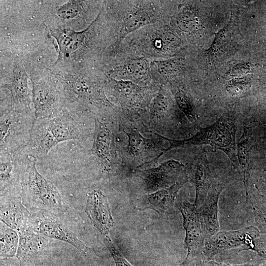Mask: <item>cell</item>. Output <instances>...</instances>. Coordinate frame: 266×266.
Segmentation results:
<instances>
[{
	"label": "cell",
	"instance_id": "obj_28",
	"mask_svg": "<svg viewBox=\"0 0 266 266\" xmlns=\"http://www.w3.org/2000/svg\"><path fill=\"white\" fill-rule=\"evenodd\" d=\"M174 96L179 109L192 123H196L197 118L193 100L189 94L181 89H176Z\"/></svg>",
	"mask_w": 266,
	"mask_h": 266
},
{
	"label": "cell",
	"instance_id": "obj_17",
	"mask_svg": "<svg viewBox=\"0 0 266 266\" xmlns=\"http://www.w3.org/2000/svg\"><path fill=\"white\" fill-rule=\"evenodd\" d=\"M57 144L48 130L44 119H35L25 151L30 157L37 160L46 156Z\"/></svg>",
	"mask_w": 266,
	"mask_h": 266
},
{
	"label": "cell",
	"instance_id": "obj_6",
	"mask_svg": "<svg viewBox=\"0 0 266 266\" xmlns=\"http://www.w3.org/2000/svg\"><path fill=\"white\" fill-rule=\"evenodd\" d=\"M185 166L179 161L170 159L160 165L145 169H138L149 191H157L168 187L175 183L187 180L182 177Z\"/></svg>",
	"mask_w": 266,
	"mask_h": 266
},
{
	"label": "cell",
	"instance_id": "obj_29",
	"mask_svg": "<svg viewBox=\"0 0 266 266\" xmlns=\"http://www.w3.org/2000/svg\"><path fill=\"white\" fill-rule=\"evenodd\" d=\"M159 73L163 77L171 78L178 74L182 69V63L177 58H170L155 62Z\"/></svg>",
	"mask_w": 266,
	"mask_h": 266
},
{
	"label": "cell",
	"instance_id": "obj_5",
	"mask_svg": "<svg viewBox=\"0 0 266 266\" xmlns=\"http://www.w3.org/2000/svg\"><path fill=\"white\" fill-rule=\"evenodd\" d=\"M175 206L181 213L185 231L184 244L187 256L182 266H188L197 257H200L204 245L203 235L197 208L188 201L177 202Z\"/></svg>",
	"mask_w": 266,
	"mask_h": 266
},
{
	"label": "cell",
	"instance_id": "obj_38",
	"mask_svg": "<svg viewBox=\"0 0 266 266\" xmlns=\"http://www.w3.org/2000/svg\"><path fill=\"white\" fill-rule=\"evenodd\" d=\"M253 251L266 261V235L260 234L254 241Z\"/></svg>",
	"mask_w": 266,
	"mask_h": 266
},
{
	"label": "cell",
	"instance_id": "obj_3",
	"mask_svg": "<svg viewBox=\"0 0 266 266\" xmlns=\"http://www.w3.org/2000/svg\"><path fill=\"white\" fill-rule=\"evenodd\" d=\"M35 120L29 112L18 110L2 111L0 121V155L25 150Z\"/></svg>",
	"mask_w": 266,
	"mask_h": 266
},
{
	"label": "cell",
	"instance_id": "obj_8",
	"mask_svg": "<svg viewBox=\"0 0 266 266\" xmlns=\"http://www.w3.org/2000/svg\"><path fill=\"white\" fill-rule=\"evenodd\" d=\"M85 212L103 237H110L114 220L108 199L101 191L94 190L88 193Z\"/></svg>",
	"mask_w": 266,
	"mask_h": 266
},
{
	"label": "cell",
	"instance_id": "obj_41",
	"mask_svg": "<svg viewBox=\"0 0 266 266\" xmlns=\"http://www.w3.org/2000/svg\"><path fill=\"white\" fill-rule=\"evenodd\" d=\"M201 266H259L253 264H245L237 265H231L218 263L213 261H203L201 263Z\"/></svg>",
	"mask_w": 266,
	"mask_h": 266
},
{
	"label": "cell",
	"instance_id": "obj_19",
	"mask_svg": "<svg viewBox=\"0 0 266 266\" xmlns=\"http://www.w3.org/2000/svg\"><path fill=\"white\" fill-rule=\"evenodd\" d=\"M36 230L44 237L68 243L77 250L86 252L88 247L65 225L51 219H41Z\"/></svg>",
	"mask_w": 266,
	"mask_h": 266
},
{
	"label": "cell",
	"instance_id": "obj_40",
	"mask_svg": "<svg viewBox=\"0 0 266 266\" xmlns=\"http://www.w3.org/2000/svg\"><path fill=\"white\" fill-rule=\"evenodd\" d=\"M256 187L257 194L266 200V172L261 175Z\"/></svg>",
	"mask_w": 266,
	"mask_h": 266
},
{
	"label": "cell",
	"instance_id": "obj_37",
	"mask_svg": "<svg viewBox=\"0 0 266 266\" xmlns=\"http://www.w3.org/2000/svg\"><path fill=\"white\" fill-rule=\"evenodd\" d=\"M251 69L252 66L249 63H239L232 67L230 75L233 78L243 77L249 73Z\"/></svg>",
	"mask_w": 266,
	"mask_h": 266
},
{
	"label": "cell",
	"instance_id": "obj_11",
	"mask_svg": "<svg viewBox=\"0 0 266 266\" xmlns=\"http://www.w3.org/2000/svg\"><path fill=\"white\" fill-rule=\"evenodd\" d=\"M224 186L215 184L209 191L202 204L198 208L205 240L220 231L218 220V202Z\"/></svg>",
	"mask_w": 266,
	"mask_h": 266
},
{
	"label": "cell",
	"instance_id": "obj_16",
	"mask_svg": "<svg viewBox=\"0 0 266 266\" xmlns=\"http://www.w3.org/2000/svg\"><path fill=\"white\" fill-rule=\"evenodd\" d=\"M44 120L58 143L79 139L84 136L80 125L67 111L62 110L55 117Z\"/></svg>",
	"mask_w": 266,
	"mask_h": 266
},
{
	"label": "cell",
	"instance_id": "obj_27",
	"mask_svg": "<svg viewBox=\"0 0 266 266\" xmlns=\"http://www.w3.org/2000/svg\"><path fill=\"white\" fill-rule=\"evenodd\" d=\"M259 196L253 198L248 197L246 200L253 212L254 226L261 234L266 235V200Z\"/></svg>",
	"mask_w": 266,
	"mask_h": 266
},
{
	"label": "cell",
	"instance_id": "obj_14",
	"mask_svg": "<svg viewBox=\"0 0 266 266\" xmlns=\"http://www.w3.org/2000/svg\"><path fill=\"white\" fill-rule=\"evenodd\" d=\"M19 241L16 257L23 263H34L45 251V238L30 225L18 233Z\"/></svg>",
	"mask_w": 266,
	"mask_h": 266
},
{
	"label": "cell",
	"instance_id": "obj_42",
	"mask_svg": "<svg viewBox=\"0 0 266 266\" xmlns=\"http://www.w3.org/2000/svg\"><path fill=\"white\" fill-rule=\"evenodd\" d=\"M0 266H11L10 265V264H8L7 263H6V262H4L3 260H1Z\"/></svg>",
	"mask_w": 266,
	"mask_h": 266
},
{
	"label": "cell",
	"instance_id": "obj_24",
	"mask_svg": "<svg viewBox=\"0 0 266 266\" xmlns=\"http://www.w3.org/2000/svg\"><path fill=\"white\" fill-rule=\"evenodd\" d=\"M76 32L69 29L51 30V34L57 39L61 52L69 53L75 50L84 40L87 31Z\"/></svg>",
	"mask_w": 266,
	"mask_h": 266
},
{
	"label": "cell",
	"instance_id": "obj_30",
	"mask_svg": "<svg viewBox=\"0 0 266 266\" xmlns=\"http://www.w3.org/2000/svg\"><path fill=\"white\" fill-rule=\"evenodd\" d=\"M177 41V36L169 30L165 29L155 35L153 45L157 51L165 52L176 45Z\"/></svg>",
	"mask_w": 266,
	"mask_h": 266
},
{
	"label": "cell",
	"instance_id": "obj_2",
	"mask_svg": "<svg viewBox=\"0 0 266 266\" xmlns=\"http://www.w3.org/2000/svg\"><path fill=\"white\" fill-rule=\"evenodd\" d=\"M236 122L234 114L228 112L223 114L212 125L200 129L195 135L188 139L176 140L161 136L169 143V147L164 151H167L177 147L207 144L224 152L238 168Z\"/></svg>",
	"mask_w": 266,
	"mask_h": 266
},
{
	"label": "cell",
	"instance_id": "obj_32",
	"mask_svg": "<svg viewBox=\"0 0 266 266\" xmlns=\"http://www.w3.org/2000/svg\"><path fill=\"white\" fill-rule=\"evenodd\" d=\"M250 81L247 77L233 78L226 84L225 90L232 97H239L246 93L250 88Z\"/></svg>",
	"mask_w": 266,
	"mask_h": 266
},
{
	"label": "cell",
	"instance_id": "obj_25",
	"mask_svg": "<svg viewBox=\"0 0 266 266\" xmlns=\"http://www.w3.org/2000/svg\"><path fill=\"white\" fill-rule=\"evenodd\" d=\"M19 241L18 233L0 221V260L16 255Z\"/></svg>",
	"mask_w": 266,
	"mask_h": 266
},
{
	"label": "cell",
	"instance_id": "obj_15",
	"mask_svg": "<svg viewBox=\"0 0 266 266\" xmlns=\"http://www.w3.org/2000/svg\"><path fill=\"white\" fill-rule=\"evenodd\" d=\"M186 180L177 182L168 187L144 195L137 200V209H150L160 215L163 214L172 207L179 191Z\"/></svg>",
	"mask_w": 266,
	"mask_h": 266
},
{
	"label": "cell",
	"instance_id": "obj_18",
	"mask_svg": "<svg viewBox=\"0 0 266 266\" xmlns=\"http://www.w3.org/2000/svg\"><path fill=\"white\" fill-rule=\"evenodd\" d=\"M191 179L196 189L194 204L198 208L202 204L210 189L218 182L204 155L197 158L192 169Z\"/></svg>",
	"mask_w": 266,
	"mask_h": 266
},
{
	"label": "cell",
	"instance_id": "obj_35",
	"mask_svg": "<svg viewBox=\"0 0 266 266\" xmlns=\"http://www.w3.org/2000/svg\"><path fill=\"white\" fill-rule=\"evenodd\" d=\"M81 9V1L70 0L60 6L57 11V14L63 19H70L75 17Z\"/></svg>",
	"mask_w": 266,
	"mask_h": 266
},
{
	"label": "cell",
	"instance_id": "obj_13",
	"mask_svg": "<svg viewBox=\"0 0 266 266\" xmlns=\"http://www.w3.org/2000/svg\"><path fill=\"white\" fill-rule=\"evenodd\" d=\"M1 196L0 221L18 233L30 226V212L21 197Z\"/></svg>",
	"mask_w": 266,
	"mask_h": 266
},
{
	"label": "cell",
	"instance_id": "obj_26",
	"mask_svg": "<svg viewBox=\"0 0 266 266\" xmlns=\"http://www.w3.org/2000/svg\"><path fill=\"white\" fill-rule=\"evenodd\" d=\"M154 20L152 15L146 10L139 9L128 14L124 19L120 32V38L142 26L151 23Z\"/></svg>",
	"mask_w": 266,
	"mask_h": 266
},
{
	"label": "cell",
	"instance_id": "obj_21",
	"mask_svg": "<svg viewBox=\"0 0 266 266\" xmlns=\"http://www.w3.org/2000/svg\"><path fill=\"white\" fill-rule=\"evenodd\" d=\"M112 75L117 80L133 82L138 85L148 83L150 79L147 61L143 58H135L121 63L113 70Z\"/></svg>",
	"mask_w": 266,
	"mask_h": 266
},
{
	"label": "cell",
	"instance_id": "obj_33",
	"mask_svg": "<svg viewBox=\"0 0 266 266\" xmlns=\"http://www.w3.org/2000/svg\"><path fill=\"white\" fill-rule=\"evenodd\" d=\"M170 101L168 96L162 90L157 94L153 101L152 116L153 118H160L167 112Z\"/></svg>",
	"mask_w": 266,
	"mask_h": 266
},
{
	"label": "cell",
	"instance_id": "obj_23",
	"mask_svg": "<svg viewBox=\"0 0 266 266\" xmlns=\"http://www.w3.org/2000/svg\"><path fill=\"white\" fill-rule=\"evenodd\" d=\"M128 138L126 150L133 158H140L155 148L151 139L144 137L137 130L124 131Z\"/></svg>",
	"mask_w": 266,
	"mask_h": 266
},
{
	"label": "cell",
	"instance_id": "obj_39",
	"mask_svg": "<svg viewBox=\"0 0 266 266\" xmlns=\"http://www.w3.org/2000/svg\"><path fill=\"white\" fill-rule=\"evenodd\" d=\"M255 92L258 97L266 102V71L260 73Z\"/></svg>",
	"mask_w": 266,
	"mask_h": 266
},
{
	"label": "cell",
	"instance_id": "obj_36",
	"mask_svg": "<svg viewBox=\"0 0 266 266\" xmlns=\"http://www.w3.org/2000/svg\"><path fill=\"white\" fill-rule=\"evenodd\" d=\"M103 241L113 258L116 266H133L113 244L110 237H103Z\"/></svg>",
	"mask_w": 266,
	"mask_h": 266
},
{
	"label": "cell",
	"instance_id": "obj_20",
	"mask_svg": "<svg viewBox=\"0 0 266 266\" xmlns=\"http://www.w3.org/2000/svg\"><path fill=\"white\" fill-rule=\"evenodd\" d=\"M110 87L120 104L131 110L142 107L144 101V89L133 82L112 79Z\"/></svg>",
	"mask_w": 266,
	"mask_h": 266
},
{
	"label": "cell",
	"instance_id": "obj_34",
	"mask_svg": "<svg viewBox=\"0 0 266 266\" xmlns=\"http://www.w3.org/2000/svg\"><path fill=\"white\" fill-rule=\"evenodd\" d=\"M231 35L230 25L228 24L216 34L209 49L210 52L216 53L224 48L230 42Z\"/></svg>",
	"mask_w": 266,
	"mask_h": 266
},
{
	"label": "cell",
	"instance_id": "obj_9",
	"mask_svg": "<svg viewBox=\"0 0 266 266\" xmlns=\"http://www.w3.org/2000/svg\"><path fill=\"white\" fill-rule=\"evenodd\" d=\"M33 95L35 120L52 118L62 111V101L59 93L46 83H33Z\"/></svg>",
	"mask_w": 266,
	"mask_h": 266
},
{
	"label": "cell",
	"instance_id": "obj_4",
	"mask_svg": "<svg viewBox=\"0 0 266 266\" xmlns=\"http://www.w3.org/2000/svg\"><path fill=\"white\" fill-rule=\"evenodd\" d=\"M260 234L254 226L235 231H219L205 240L202 255L208 259L221 251L244 246L245 249L252 251L254 241Z\"/></svg>",
	"mask_w": 266,
	"mask_h": 266
},
{
	"label": "cell",
	"instance_id": "obj_7",
	"mask_svg": "<svg viewBox=\"0 0 266 266\" xmlns=\"http://www.w3.org/2000/svg\"><path fill=\"white\" fill-rule=\"evenodd\" d=\"M92 152L101 169L112 172L116 165L117 156L113 133L108 126L95 118Z\"/></svg>",
	"mask_w": 266,
	"mask_h": 266
},
{
	"label": "cell",
	"instance_id": "obj_12",
	"mask_svg": "<svg viewBox=\"0 0 266 266\" xmlns=\"http://www.w3.org/2000/svg\"><path fill=\"white\" fill-rule=\"evenodd\" d=\"M28 156L25 151L12 154L0 155L1 196L10 194L16 184L21 187V175Z\"/></svg>",
	"mask_w": 266,
	"mask_h": 266
},
{
	"label": "cell",
	"instance_id": "obj_31",
	"mask_svg": "<svg viewBox=\"0 0 266 266\" xmlns=\"http://www.w3.org/2000/svg\"><path fill=\"white\" fill-rule=\"evenodd\" d=\"M198 23L199 20L196 14L190 11L180 12L175 18L176 26L185 33H191L194 31Z\"/></svg>",
	"mask_w": 266,
	"mask_h": 266
},
{
	"label": "cell",
	"instance_id": "obj_10",
	"mask_svg": "<svg viewBox=\"0 0 266 266\" xmlns=\"http://www.w3.org/2000/svg\"><path fill=\"white\" fill-rule=\"evenodd\" d=\"M63 83L67 96L73 100L98 107L111 106L99 88L84 80L77 77H65Z\"/></svg>",
	"mask_w": 266,
	"mask_h": 266
},
{
	"label": "cell",
	"instance_id": "obj_1",
	"mask_svg": "<svg viewBox=\"0 0 266 266\" xmlns=\"http://www.w3.org/2000/svg\"><path fill=\"white\" fill-rule=\"evenodd\" d=\"M36 161L28 155L21 173L23 203L32 209L67 212L68 207L58 190L38 171Z\"/></svg>",
	"mask_w": 266,
	"mask_h": 266
},
{
	"label": "cell",
	"instance_id": "obj_22",
	"mask_svg": "<svg viewBox=\"0 0 266 266\" xmlns=\"http://www.w3.org/2000/svg\"><path fill=\"white\" fill-rule=\"evenodd\" d=\"M253 145L252 133L247 126H243V133L238 138L236 144V156L238 169L242 178L246 191V197L248 196V183L251 169V155Z\"/></svg>",
	"mask_w": 266,
	"mask_h": 266
}]
</instances>
